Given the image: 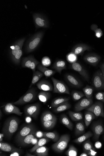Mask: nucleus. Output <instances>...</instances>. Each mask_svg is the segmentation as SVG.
<instances>
[{"label":"nucleus","instance_id":"bf43d9fd","mask_svg":"<svg viewBox=\"0 0 104 156\" xmlns=\"http://www.w3.org/2000/svg\"><path fill=\"white\" fill-rule=\"evenodd\" d=\"M25 156H35L36 155L35 154H31V153H29L28 152H27L26 154L25 155Z\"/></svg>","mask_w":104,"mask_h":156},{"label":"nucleus","instance_id":"37998d69","mask_svg":"<svg viewBox=\"0 0 104 156\" xmlns=\"http://www.w3.org/2000/svg\"><path fill=\"white\" fill-rule=\"evenodd\" d=\"M23 55L22 48L13 57L12 60L13 62L19 65L20 63L21 57Z\"/></svg>","mask_w":104,"mask_h":156},{"label":"nucleus","instance_id":"c03bdc74","mask_svg":"<svg viewBox=\"0 0 104 156\" xmlns=\"http://www.w3.org/2000/svg\"><path fill=\"white\" fill-rule=\"evenodd\" d=\"M91 30L95 33L96 37L98 38H100L103 35V33L100 28H99L98 26L95 24H93L91 26Z\"/></svg>","mask_w":104,"mask_h":156},{"label":"nucleus","instance_id":"f03ea898","mask_svg":"<svg viewBox=\"0 0 104 156\" xmlns=\"http://www.w3.org/2000/svg\"><path fill=\"white\" fill-rule=\"evenodd\" d=\"M37 92L35 88H31L19 100L13 103L15 105H23L31 102L35 100Z\"/></svg>","mask_w":104,"mask_h":156},{"label":"nucleus","instance_id":"72a5a7b5","mask_svg":"<svg viewBox=\"0 0 104 156\" xmlns=\"http://www.w3.org/2000/svg\"><path fill=\"white\" fill-rule=\"evenodd\" d=\"M56 117L53 113L50 111H47L44 112L41 117V122L51 120L56 118Z\"/></svg>","mask_w":104,"mask_h":156},{"label":"nucleus","instance_id":"864d4df0","mask_svg":"<svg viewBox=\"0 0 104 156\" xmlns=\"http://www.w3.org/2000/svg\"><path fill=\"white\" fill-rule=\"evenodd\" d=\"M36 136L38 138H41L42 136H43V133L41 132H36Z\"/></svg>","mask_w":104,"mask_h":156},{"label":"nucleus","instance_id":"a19ab883","mask_svg":"<svg viewBox=\"0 0 104 156\" xmlns=\"http://www.w3.org/2000/svg\"><path fill=\"white\" fill-rule=\"evenodd\" d=\"M78 151V150L73 145H70L66 152V154L67 156H77Z\"/></svg>","mask_w":104,"mask_h":156},{"label":"nucleus","instance_id":"3c124183","mask_svg":"<svg viewBox=\"0 0 104 156\" xmlns=\"http://www.w3.org/2000/svg\"><path fill=\"white\" fill-rule=\"evenodd\" d=\"M102 144L100 142L97 141L95 144V147L97 149H100L102 147Z\"/></svg>","mask_w":104,"mask_h":156},{"label":"nucleus","instance_id":"5fc2aeb1","mask_svg":"<svg viewBox=\"0 0 104 156\" xmlns=\"http://www.w3.org/2000/svg\"><path fill=\"white\" fill-rule=\"evenodd\" d=\"M100 67L101 69V71L102 73V75L104 76V63H103L101 64L100 65Z\"/></svg>","mask_w":104,"mask_h":156},{"label":"nucleus","instance_id":"bb28decb","mask_svg":"<svg viewBox=\"0 0 104 156\" xmlns=\"http://www.w3.org/2000/svg\"><path fill=\"white\" fill-rule=\"evenodd\" d=\"M94 113L90 111H87L85 113L84 123L85 126L88 127L92 121L95 118Z\"/></svg>","mask_w":104,"mask_h":156},{"label":"nucleus","instance_id":"e2e57ef3","mask_svg":"<svg viewBox=\"0 0 104 156\" xmlns=\"http://www.w3.org/2000/svg\"></svg>","mask_w":104,"mask_h":156},{"label":"nucleus","instance_id":"2f4dec72","mask_svg":"<svg viewBox=\"0 0 104 156\" xmlns=\"http://www.w3.org/2000/svg\"><path fill=\"white\" fill-rule=\"evenodd\" d=\"M85 132V127L83 122L77 123L76 126L75 134L76 136H80Z\"/></svg>","mask_w":104,"mask_h":156},{"label":"nucleus","instance_id":"c85d7f7f","mask_svg":"<svg viewBox=\"0 0 104 156\" xmlns=\"http://www.w3.org/2000/svg\"><path fill=\"white\" fill-rule=\"evenodd\" d=\"M60 121L61 123L70 130L71 131L73 130V125L66 115L63 114L61 116Z\"/></svg>","mask_w":104,"mask_h":156},{"label":"nucleus","instance_id":"c9c22d12","mask_svg":"<svg viewBox=\"0 0 104 156\" xmlns=\"http://www.w3.org/2000/svg\"><path fill=\"white\" fill-rule=\"evenodd\" d=\"M49 148L43 146L37 149L34 152L37 156H47L49 155Z\"/></svg>","mask_w":104,"mask_h":156},{"label":"nucleus","instance_id":"f8f14e48","mask_svg":"<svg viewBox=\"0 0 104 156\" xmlns=\"http://www.w3.org/2000/svg\"><path fill=\"white\" fill-rule=\"evenodd\" d=\"M93 103L92 98H84L76 104L74 110L76 112H79L90 107Z\"/></svg>","mask_w":104,"mask_h":156},{"label":"nucleus","instance_id":"9b49d317","mask_svg":"<svg viewBox=\"0 0 104 156\" xmlns=\"http://www.w3.org/2000/svg\"><path fill=\"white\" fill-rule=\"evenodd\" d=\"M33 19L37 28L40 27L47 28L49 26L48 19L44 16L38 13L33 15Z\"/></svg>","mask_w":104,"mask_h":156},{"label":"nucleus","instance_id":"412c9836","mask_svg":"<svg viewBox=\"0 0 104 156\" xmlns=\"http://www.w3.org/2000/svg\"><path fill=\"white\" fill-rule=\"evenodd\" d=\"M25 40V38L20 39L11 47L12 49L10 54L11 59L22 48Z\"/></svg>","mask_w":104,"mask_h":156},{"label":"nucleus","instance_id":"680f3d73","mask_svg":"<svg viewBox=\"0 0 104 156\" xmlns=\"http://www.w3.org/2000/svg\"><path fill=\"white\" fill-rule=\"evenodd\" d=\"M0 112H1V113H0V116H1V119L2 117V112L1 110V111H0Z\"/></svg>","mask_w":104,"mask_h":156},{"label":"nucleus","instance_id":"473e14b6","mask_svg":"<svg viewBox=\"0 0 104 156\" xmlns=\"http://www.w3.org/2000/svg\"><path fill=\"white\" fill-rule=\"evenodd\" d=\"M43 136L52 140L54 142H56L60 138L58 134L56 131L52 132L43 133Z\"/></svg>","mask_w":104,"mask_h":156},{"label":"nucleus","instance_id":"7c9ffc66","mask_svg":"<svg viewBox=\"0 0 104 156\" xmlns=\"http://www.w3.org/2000/svg\"><path fill=\"white\" fill-rule=\"evenodd\" d=\"M68 113L70 118L74 121H79L83 119V115L81 112L69 111Z\"/></svg>","mask_w":104,"mask_h":156},{"label":"nucleus","instance_id":"4c0bfd02","mask_svg":"<svg viewBox=\"0 0 104 156\" xmlns=\"http://www.w3.org/2000/svg\"><path fill=\"white\" fill-rule=\"evenodd\" d=\"M33 55H30L24 58L22 62V66L23 68L30 69L31 63L34 58Z\"/></svg>","mask_w":104,"mask_h":156},{"label":"nucleus","instance_id":"ddd939ff","mask_svg":"<svg viewBox=\"0 0 104 156\" xmlns=\"http://www.w3.org/2000/svg\"><path fill=\"white\" fill-rule=\"evenodd\" d=\"M92 126L93 139L95 141H98L100 136L104 132V127L102 123L99 121L94 122Z\"/></svg>","mask_w":104,"mask_h":156},{"label":"nucleus","instance_id":"5701e85b","mask_svg":"<svg viewBox=\"0 0 104 156\" xmlns=\"http://www.w3.org/2000/svg\"><path fill=\"white\" fill-rule=\"evenodd\" d=\"M37 68L46 77H50L56 73V70L50 69L40 63L38 65Z\"/></svg>","mask_w":104,"mask_h":156},{"label":"nucleus","instance_id":"dca6fc26","mask_svg":"<svg viewBox=\"0 0 104 156\" xmlns=\"http://www.w3.org/2000/svg\"><path fill=\"white\" fill-rule=\"evenodd\" d=\"M101 59L100 56L95 53L88 54L84 58V60L86 63L94 66H96Z\"/></svg>","mask_w":104,"mask_h":156},{"label":"nucleus","instance_id":"f257e3e1","mask_svg":"<svg viewBox=\"0 0 104 156\" xmlns=\"http://www.w3.org/2000/svg\"><path fill=\"white\" fill-rule=\"evenodd\" d=\"M20 123V119L16 117H11L5 122L2 130L5 138L10 140L18 130Z\"/></svg>","mask_w":104,"mask_h":156},{"label":"nucleus","instance_id":"09e8293b","mask_svg":"<svg viewBox=\"0 0 104 156\" xmlns=\"http://www.w3.org/2000/svg\"><path fill=\"white\" fill-rule=\"evenodd\" d=\"M95 98L97 100L104 103V92H99L97 93L95 95Z\"/></svg>","mask_w":104,"mask_h":156},{"label":"nucleus","instance_id":"9d476101","mask_svg":"<svg viewBox=\"0 0 104 156\" xmlns=\"http://www.w3.org/2000/svg\"><path fill=\"white\" fill-rule=\"evenodd\" d=\"M70 68L77 72L85 80L90 81V76L87 71L80 63L76 62L71 63Z\"/></svg>","mask_w":104,"mask_h":156},{"label":"nucleus","instance_id":"2eb2a0df","mask_svg":"<svg viewBox=\"0 0 104 156\" xmlns=\"http://www.w3.org/2000/svg\"><path fill=\"white\" fill-rule=\"evenodd\" d=\"M64 76L65 80L71 86L76 88H80L83 86L81 82L73 75L67 74Z\"/></svg>","mask_w":104,"mask_h":156},{"label":"nucleus","instance_id":"79ce46f5","mask_svg":"<svg viewBox=\"0 0 104 156\" xmlns=\"http://www.w3.org/2000/svg\"><path fill=\"white\" fill-rule=\"evenodd\" d=\"M84 152L86 153L92 149L95 148L90 139L84 141L83 144Z\"/></svg>","mask_w":104,"mask_h":156},{"label":"nucleus","instance_id":"6e6552de","mask_svg":"<svg viewBox=\"0 0 104 156\" xmlns=\"http://www.w3.org/2000/svg\"><path fill=\"white\" fill-rule=\"evenodd\" d=\"M36 129L35 126L32 124H30L24 126L18 133L16 137L17 144L26 136L31 133Z\"/></svg>","mask_w":104,"mask_h":156},{"label":"nucleus","instance_id":"58836bf2","mask_svg":"<svg viewBox=\"0 0 104 156\" xmlns=\"http://www.w3.org/2000/svg\"><path fill=\"white\" fill-rule=\"evenodd\" d=\"M83 90L86 98H92L94 90V88L93 87L87 85L83 89Z\"/></svg>","mask_w":104,"mask_h":156},{"label":"nucleus","instance_id":"603ef678","mask_svg":"<svg viewBox=\"0 0 104 156\" xmlns=\"http://www.w3.org/2000/svg\"><path fill=\"white\" fill-rule=\"evenodd\" d=\"M21 152H15L11 153V154H10V156H21L20 154Z\"/></svg>","mask_w":104,"mask_h":156},{"label":"nucleus","instance_id":"423d86ee","mask_svg":"<svg viewBox=\"0 0 104 156\" xmlns=\"http://www.w3.org/2000/svg\"><path fill=\"white\" fill-rule=\"evenodd\" d=\"M40 110V105L38 103L26 106L24 108V112L27 116L36 119L38 116Z\"/></svg>","mask_w":104,"mask_h":156},{"label":"nucleus","instance_id":"c756f323","mask_svg":"<svg viewBox=\"0 0 104 156\" xmlns=\"http://www.w3.org/2000/svg\"><path fill=\"white\" fill-rule=\"evenodd\" d=\"M71 108V105L68 101L64 102L57 107L54 108V112L58 113L67 110Z\"/></svg>","mask_w":104,"mask_h":156},{"label":"nucleus","instance_id":"39448f33","mask_svg":"<svg viewBox=\"0 0 104 156\" xmlns=\"http://www.w3.org/2000/svg\"><path fill=\"white\" fill-rule=\"evenodd\" d=\"M51 79L54 85V93L70 94L69 88L63 82L57 80L54 77H52Z\"/></svg>","mask_w":104,"mask_h":156},{"label":"nucleus","instance_id":"4d7b16f0","mask_svg":"<svg viewBox=\"0 0 104 156\" xmlns=\"http://www.w3.org/2000/svg\"><path fill=\"white\" fill-rule=\"evenodd\" d=\"M31 119L29 117L27 118L26 119V122L28 123H30V122L31 121Z\"/></svg>","mask_w":104,"mask_h":156},{"label":"nucleus","instance_id":"a211bd4d","mask_svg":"<svg viewBox=\"0 0 104 156\" xmlns=\"http://www.w3.org/2000/svg\"><path fill=\"white\" fill-rule=\"evenodd\" d=\"M91 48L85 44H79L74 46L72 48L71 52L75 55H82L86 51H90Z\"/></svg>","mask_w":104,"mask_h":156},{"label":"nucleus","instance_id":"49530a36","mask_svg":"<svg viewBox=\"0 0 104 156\" xmlns=\"http://www.w3.org/2000/svg\"><path fill=\"white\" fill-rule=\"evenodd\" d=\"M42 63L44 66H49L51 64V61L50 58L46 56L42 58Z\"/></svg>","mask_w":104,"mask_h":156},{"label":"nucleus","instance_id":"393cba45","mask_svg":"<svg viewBox=\"0 0 104 156\" xmlns=\"http://www.w3.org/2000/svg\"><path fill=\"white\" fill-rule=\"evenodd\" d=\"M70 100V97H58L54 99L51 104V106L53 108L57 107L63 103Z\"/></svg>","mask_w":104,"mask_h":156},{"label":"nucleus","instance_id":"a18cd8bd","mask_svg":"<svg viewBox=\"0 0 104 156\" xmlns=\"http://www.w3.org/2000/svg\"><path fill=\"white\" fill-rule=\"evenodd\" d=\"M66 58L67 61L71 63L76 62L77 60V55L72 52L68 54Z\"/></svg>","mask_w":104,"mask_h":156},{"label":"nucleus","instance_id":"6ab92c4d","mask_svg":"<svg viewBox=\"0 0 104 156\" xmlns=\"http://www.w3.org/2000/svg\"><path fill=\"white\" fill-rule=\"evenodd\" d=\"M37 86L39 89L44 91H52L53 90L52 85L46 80H43L40 81L37 84Z\"/></svg>","mask_w":104,"mask_h":156},{"label":"nucleus","instance_id":"4be33fe9","mask_svg":"<svg viewBox=\"0 0 104 156\" xmlns=\"http://www.w3.org/2000/svg\"><path fill=\"white\" fill-rule=\"evenodd\" d=\"M52 68L54 69L56 72L61 74L62 70L66 69V63L64 60H59L54 63Z\"/></svg>","mask_w":104,"mask_h":156},{"label":"nucleus","instance_id":"de8ad7c7","mask_svg":"<svg viewBox=\"0 0 104 156\" xmlns=\"http://www.w3.org/2000/svg\"><path fill=\"white\" fill-rule=\"evenodd\" d=\"M39 63H40V62L34 58L31 63L30 67V69L33 70L34 73L36 71V66Z\"/></svg>","mask_w":104,"mask_h":156},{"label":"nucleus","instance_id":"4468645a","mask_svg":"<svg viewBox=\"0 0 104 156\" xmlns=\"http://www.w3.org/2000/svg\"><path fill=\"white\" fill-rule=\"evenodd\" d=\"M2 107L6 114H15L20 116H21L23 114L20 109L13 103H8Z\"/></svg>","mask_w":104,"mask_h":156},{"label":"nucleus","instance_id":"20e7f679","mask_svg":"<svg viewBox=\"0 0 104 156\" xmlns=\"http://www.w3.org/2000/svg\"><path fill=\"white\" fill-rule=\"evenodd\" d=\"M44 35L43 32H39L36 34L27 42L26 47L27 53L34 51L38 46Z\"/></svg>","mask_w":104,"mask_h":156},{"label":"nucleus","instance_id":"052dcab7","mask_svg":"<svg viewBox=\"0 0 104 156\" xmlns=\"http://www.w3.org/2000/svg\"><path fill=\"white\" fill-rule=\"evenodd\" d=\"M80 156H88V155L86 153L84 152L82 153L80 155Z\"/></svg>","mask_w":104,"mask_h":156},{"label":"nucleus","instance_id":"f704fd0d","mask_svg":"<svg viewBox=\"0 0 104 156\" xmlns=\"http://www.w3.org/2000/svg\"><path fill=\"white\" fill-rule=\"evenodd\" d=\"M57 122V118L51 120L44 121L41 122L42 124L46 129L50 130L54 128Z\"/></svg>","mask_w":104,"mask_h":156},{"label":"nucleus","instance_id":"a878e982","mask_svg":"<svg viewBox=\"0 0 104 156\" xmlns=\"http://www.w3.org/2000/svg\"><path fill=\"white\" fill-rule=\"evenodd\" d=\"M93 136V134L88 131L78 138L74 140L73 142L76 144H81Z\"/></svg>","mask_w":104,"mask_h":156},{"label":"nucleus","instance_id":"aec40b11","mask_svg":"<svg viewBox=\"0 0 104 156\" xmlns=\"http://www.w3.org/2000/svg\"><path fill=\"white\" fill-rule=\"evenodd\" d=\"M0 149L4 151L12 153L15 152H22V151L20 148L15 147L7 143L0 142Z\"/></svg>","mask_w":104,"mask_h":156},{"label":"nucleus","instance_id":"b1692460","mask_svg":"<svg viewBox=\"0 0 104 156\" xmlns=\"http://www.w3.org/2000/svg\"><path fill=\"white\" fill-rule=\"evenodd\" d=\"M50 141V139L44 137L40 139L34 146L30 150L31 153H33L38 148L41 147L47 144Z\"/></svg>","mask_w":104,"mask_h":156},{"label":"nucleus","instance_id":"1a4fd4ad","mask_svg":"<svg viewBox=\"0 0 104 156\" xmlns=\"http://www.w3.org/2000/svg\"><path fill=\"white\" fill-rule=\"evenodd\" d=\"M85 109L86 111H90L93 112L96 118L101 117L104 118L103 105L100 102H96Z\"/></svg>","mask_w":104,"mask_h":156},{"label":"nucleus","instance_id":"0eeeda50","mask_svg":"<svg viewBox=\"0 0 104 156\" xmlns=\"http://www.w3.org/2000/svg\"><path fill=\"white\" fill-rule=\"evenodd\" d=\"M92 84L94 88L97 90H104V76L101 70H98L94 74Z\"/></svg>","mask_w":104,"mask_h":156},{"label":"nucleus","instance_id":"cd10ccee","mask_svg":"<svg viewBox=\"0 0 104 156\" xmlns=\"http://www.w3.org/2000/svg\"><path fill=\"white\" fill-rule=\"evenodd\" d=\"M51 96L50 93L47 91H41L38 94V97L39 101L44 104H46Z\"/></svg>","mask_w":104,"mask_h":156},{"label":"nucleus","instance_id":"f3484780","mask_svg":"<svg viewBox=\"0 0 104 156\" xmlns=\"http://www.w3.org/2000/svg\"><path fill=\"white\" fill-rule=\"evenodd\" d=\"M36 133V129L20 141L17 144L18 146L21 147H25L31 144L33 140L35 137Z\"/></svg>","mask_w":104,"mask_h":156},{"label":"nucleus","instance_id":"7ed1b4c3","mask_svg":"<svg viewBox=\"0 0 104 156\" xmlns=\"http://www.w3.org/2000/svg\"><path fill=\"white\" fill-rule=\"evenodd\" d=\"M70 140V136L67 134L61 136L59 140L52 146V149L56 152H63L67 147Z\"/></svg>","mask_w":104,"mask_h":156},{"label":"nucleus","instance_id":"6e6d98bb","mask_svg":"<svg viewBox=\"0 0 104 156\" xmlns=\"http://www.w3.org/2000/svg\"><path fill=\"white\" fill-rule=\"evenodd\" d=\"M38 141V140L35 137L33 140L32 144L33 145H35L37 143Z\"/></svg>","mask_w":104,"mask_h":156},{"label":"nucleus","instance_id":"8fccbe9b","mask_svg":"<svg viewBox=\"0 0 104 156\" xmlns=\"http://www.w3.org/2000/svg\"><path fill=\"white\" fill-rule=\"evenodd\" d=\"M87 153L89 156H97V152L96 151L95 148L92 149L88 151Z\"/></svg>","mask_w":104,"mask_h":156},{"label":"nucleus","instance_id":"ea45409f","mask_svg":"<svg viewBox=\"0 0 104 156\" xmlns=\"http://www.w3.org/2000/svg\"><path fill=\"white\" fill-rule=\"evenodd\" d=\"M71 94L73 100L75 101H78L85 96L83 92L77 90L73 91Z\"/></svg>","mask_w":104,"mask_h":156},{"label":"nucleus","instance_id":"e433bc0d","mask_svg":"<svg viewBox=\"0 0 104 156\" xmlns=\"http://www.w3.org/2000/svg\"><path fill=\"white\" fill-rule=\"evenodd\" d=\"M44 74L42 73L38 70L36 71L34 73L33 79L29 88H31L33 85L38 82L44 76Z\"/></svg>","mask_w":104,"mask_h":156},{"label":"nucleus","instance_id":"13d9d810","mask_svg":"<svg viewBox=\"0 0 104 156\" xmlns=\"http://www.w3.org/2000/svg\"><path fill=\"white\" fill-rule=\"evenodd\" d=\"M5 136L2 133L0 134V142H2L3 139V137Z\"/></svg>","mask_w":104,"mask_h":156}]
</instances>
